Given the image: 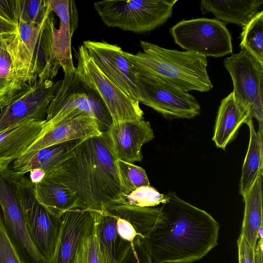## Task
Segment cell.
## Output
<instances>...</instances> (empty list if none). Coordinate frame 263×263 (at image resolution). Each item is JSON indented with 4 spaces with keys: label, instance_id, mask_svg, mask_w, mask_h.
<instances>
[{
    "label": "cell",
    "instance_id": "1",
    "mask_svg": "<svg viewBox=\"0 0 263 263\" xmlns=\"http://www.w3.org/2000/svg\"><path fill=\"white\" fill-rule=\"evenodd\" d=\"M160 207L162 217L144 237L139 238L152 263H192L218 244L219 224L205 211L166 195Z\"/></svg>",
    "mask_w": 263,
    "mask_h": 263
},
{
    "label": "cell",
    "instance_id": "2",
    "mask_svg": "<svg viewBox=\"0 0 263 263\" xmlns=\"http://www.w3.org/2000/svg\"><path fill=\"white\" fill-rule=\"evenodd\" d=\"M117 160L103 132L83 140L48 175L70 191L77 208L104 211L118 205L124 194Z\"/></svg>",
    "mask_w": 263,
    "mask_h": 263
},
{
    "label": "cell",
    "instance_id": "3",
    "mask_svg": "<svg viewBox=\"0 0 263 263\" xmlns=\"http://www.w3.org/2000/svg\"><path fill=\"white\" fill-rule=\"evenodd\" d=\"M15 25L16 33L8 40L13 79L7 95L0 101L1 110L38 79L52 80L61 67L52 54L55 26L51 8L39 24L18 21Z\"/></svg>",
    "mask_w": 263,
    "mask_h": 263
},
{
    "label": "cell",
    "instance_id": "4",
    "mask_svg": "<svg viewBox=\"0 0 263 263\" xmlns=\"http://www.w3.org/2000/svg\"><path fill=\"white\" fill-rule=\"evenodd\" d=\"M142 51H123L135 72L159 79L184 92H206L213 86L208 74L206 57L187 51L168 49L140 41Z\"/></svg>",
    "mask_w": 263,
    "mask_h": 263
},
{
    "label": "cell",
    "instance_id": "5",
    "mask_svg": "<svg viewBox=\"0 0 263 263\" xmlns=\"http://www.w3.org/2000/svg\"><path fill=\"white\" fill-rule=\"evenodd\" d=\"M178 0H108L93 6L108 27L135 33L152 31L171 17Z\"/></svg>",
    "mask_w": 263,
    "mask_h": 263
},
{
    "label": "cell",
    "instance_id": "6",
    "mask_svg": "<svg viewBox=\"0 0 263 263\" xmlns=\"http://www.w3.org/2000/svg\"><path fill=\"white\" fill-rule=\"evenodd\" d=\"M0 205L6 232L22 263H46L29 236L20 176L0 169Z\"/></svg>",
    "mask_w": 263,
    "mask_h": 263
},
{
    "label": "cell",
    "instance_id": "7",
    "mask_svg": "<svg viewBox=\"0 0 263 263\" xmlns=\"http://www.w3.org/2000/svg\"><path fill=\"white\" fill-rule=\"evenodd\" d=\"M170 32L176 44L185 51L214 58L232 52L231 35L225 24L217 19L182 20Z\"/></svg>",
    "mask_w": 263,
    "mask_h": 263
},
{
    "label": "cell",
    "instance_id": "8",
    "mask_svg": "<svg viewBox=\"0 0 263 263\" xmlns=\"http://www.w3.org/2000/svg\"><path fill=\"white\" fill-rule=\"evenodd\" d=\"M76 72L81 81L93 89L106 106L113 123L143 119L139 103L131 100L108 79L98 68L84 45L77 53Z\"/></svg>",
    "mask_w": 263,
    "mask_h": 263
},
{
    "label": "cell",
    "instance_id": "9",
    "mask_svg": "<svg viewBox=\"0 0 263 263\" xmlns=\"http://www.w3.org/2000/svg\"><path fill=\"white\" fill-rule=\"evenodd\" d=\"M136 73L139 103L169 120L189 119L199 115L200 104L193 95L153 77Z\"/></svg>",
    "mask_w": 263,
    "mask_h": 263
},
{
    "label": "cell",
    "instance_id": "10",
    "mask_svg": "<svg viewBox=\"0 0 263 263\" xmlns=\"http://www.w3.org/2000/svg\"><path fill=\"white\" fill-rule=\"evenodd\" d=\"M223 65L231 77L235 99L262 125L263 65L245 50L226 58Z\"/></svg>",
    "mask_w": 263,
    "mask_h": 263
},
{
    "label": "cell",
    "instance_id": "11",
    "mask_svg": "<svg viewBox=\"0 0 263 263\" xmlns=\"http://www.w3.org/2000/svg\"><path fill=\"white\" fill-rule=\"evenodd\" d=\"M27 231L33 246L47 263L53 255L61 228V219L51 214L37 201L34 184L20 176Z\"/></svg>",
    "mask_w": 263,
    "mask_h": 263
},
{
    "label": "cell",
    "instance_id": "12",
    "mask_svg": "<svg viewBox=\"0 0 263 263\" xmlns=\"http://www.w3.org/2000/svg\"><path fill=\"white\" fill-rule=\"evenodd\" d=\"M61 82L38 79L18 95L1 110L0 132L18 124L46 120Z\"/></svg>",
    "mask_w": 263,
    "mask_h": 263
},
{
    "label": "cell",
    "instance_id": "13",
    "mask_svg": "<svg viewBox=\"0 0 263 263\" xmlns=\"http://www.w3.org/2000/svg\"><path fill=\"white\" fill-rule=\"evenodd\" d=\"M102 133L98 121L85 115L68 117L51 124L46 123L41 135L12 163L8 170L13 175L16 174L37 152L46 147L74 140L85 139Z\"/></svg>",
    "mask_w": 263,
    "mask_h": 263
},
{
    "label": "cell",
    "instance_id": "14",
    "mask_svg": "<svg viewBox=\"0 0 263 263\" xmlns=\"http://www.w3.org/2000/svg\"><path fill=\"white\" fill-rule=\"evenodd\" d=\"M83 45L104 75L127 97L139 103L136 73L123 55L121 48L105 41L88 40L84 41Z\"/></svg>",
    "mask_w": 263,
    "mask_h": 263
},
{
    "label": "cell",
    "instance_id": "15",
    "mask_svg": "<svg viewBox=\"0 0 263 263\" xmlns=\"http://www.w3.org/2000/svg\"><path fill=\"white\" fill-rule=\"evenodd\" d=\"M105 133L116 158L130 163L142 161V146L154 137L149 122L144 119L112 123Z\"/></svg>",
    "mask_w": 263,
    "mask_h": 263
},
{
    "label": "cell",
    "instance_id": "16",
    "mask_svg": "<svg viewBox=\"0 0 263 263\" xmlns=\"http://www.w3.org/2000/svg\"><path fill=\"white\" fill-rule=\"evenodd\" d=\"M94 114L87 93L76 70L64 77L48 107L46 124L56 123L65 118ZM96 119V118H95Z\"/></svg>",
    "mask_w": 263,
    "mask_h": 263
},
{
    "label": "cell",
    "instance_id": "17",
    "mask_svg": "<svg viewBox=\"0 0 263 263\" xmlns=\"http://www.w3.org/2000/svg\"><path fill=\"white\" fill-rule=\"evenodd\" d=\"M52 12L60 19L59 29L54 27L52 38V54L64 74L76 71L71 52V39L78 25V13L74 1L48 0Z\"/></svg>",
    "mask_w": 263,
    "mask_h": 263
},
{
    "label": "cell",
    "instance_id": "18",
    "mask_svg": "<svg viewBox=\"0 0 263 263\" xmlns=\"http://www.w3.org/2000/svg\"><path fill=\"white\" fill-rule=\"evenodd\" d=\"M95 212L74 208L61 217V228L53 256L47 263H74L79 245L92 223Z\"/></svg>",
    "mask_w": 263,
    "mask_h": 263
},
{
    "label": "cell",
    "instance_id": "19",
    "mask_svg": "<svg viewBox=\"0 0 263 263\" xmlns=\"http://www.w3.org/2000/svg\"><path fill=\"white\" fill-rule=\"evenodd\" d=\"M46 120L18 124L0 132V169L7 170L41 135Z\"/></svg>",
    "mask_w": 263,
    "mask_h": 263
},
{
    "label": "cell",
    "instance_id": "20",
    "mask_svg": "<svg viewBox=\"0 0 263 263\" xmlns=\"http://www.w3.org/2000/svg\"><path fill=\"white\" fill-rule=\"evenodd\" d=\"M251 118L249 109L235 99L233 92L224 98L218 108L212 138L216 146L225 149Z\"/></svg>",
    "mask_w": 263,
    "mask_h": 263
},
{
    "label": "cell",
    "instance_id": "21",
    "mask_svg": "<svg viewBox=\"0 0 263 263\" xmlns=\"http://www.w3.org/2000/svg\"><path fill=\"white\" fill-rule=\"evenodd\" d=\"M262 4V0L200 1L203 14L212 13L224 24L233 23L242 27L258 12Z\"/></svg>",
    "mask_w": 263,
    "mask_h": 263
},
{
    "label": "cell",
    "instance_id": "22",
    "mask_svg": "<svg viewBox=\"0 0 263 263\" xmlns=\"http://www.w3.org/2000/svg\"><path fill=\"white\" fill-rule=\"evenodd\" d=\"M262 176H259L242 196L245 203L244 216L239 236L255 249L259 232L262 228Z\"/></svg>",
    "mask_w": 263,
    "mask_h": 263
},
{
    "label": "cell",
    "instance_id": "23",
    "mask_svg": "<svg viewBox=\"0 0 263 263\" xmlns=\"http://www.w3.org/2000/svg\"><path fill=\"white\" fill-rule=\"evenodd\" d=\"M34 193L38 202L59 218L66 211L77 208L76 199L70 191L49 175L34 184Z\"/></svg>",
    "mask_w": 263,
    "mask_h": 263
},
{
    "label": "cell",
    "instance_id": "24",
    "mask_svg": "<svg viewBox=\"0 0 263 263\" xmlns=\"http://www.w3.org/2000/svg\"><path fill=\"white\" fill-rule=\"evenodd\" d=\"M246 124L249 128L250 139L239 181L240 195L250 188L259 176L263 175L262 132L255 130L252 118Z\"/></svg>",
    "mask_w": 263,
    "mask_h": 263
},
{
    "label": "cell",
    "instance_id": "25",
    "mask_svg": "<svg viewBox=\"0 0 263 263\" xmlns=\"http://www.w3.org/2000/svg\"><path fill=\"white\" fill-rule=\"evenodd\" d=\"M84 139H77L52 145L36 153L28 163L15 176H23L35 168L48 175L57 169L71 155L73 149Z\"/></svg>",
    "mask_w": 263,
    "mask_h": 263
},
{
    "label": "cell",
    "instance_id": "26",
    "mask_svg": "<svg viewBox=\"0 0 263 263\" xmlns=\"http://www.w3.org/2000/svg\"><path fill=\"white\" fill-rule=\"evenodd\" d=\"M96 214L102 263H116L123 241L117 232V216L108 210Z\"/></svg>",
    "mask_w": 263,
    "mask_h": 263
},
{
    "label": "cell",
    "instance_id": "27",
    "mask_svg": "<svg viewBox=\"0 0 263 263\" xmlns=\"http://www.w3.org/2000/svg\"><path fill=\"white\" fill-rule=\"evenodd\" d=\"M242 28L240 46L263 65V11L258 12Z\"/></svg>",
    "mask_w": 263,
    "mask_h": 263
},
{
    "label": "cell",
    "instance_id": "28",
    "mask_svg": "<svg viewBox=\"0 0 263 263\" xmlns=\"http://www.w3.org/2000/svg\"><path fill=\"white\" fill-rule=\"evenodd\" d=\"M74 263H102L96 212L92 223L79 245Z\"/></svg>",
    "mask_w": 263,
    "mask_h": 263
},
{
    "label": "cell",
    "instance_id": "29",
    "mask_svg": "<svg viewBox=\"0 0 263 263\" xmlns=\"http://www.w3.org/2000/svg\"><path fill=\"white\" fill-rule=\"evenodd\" d=\"M15 24L21 21L30 24H39L50 10L48 1L14 0Z\"/></svg>",
    "mask_w": 263,
    "mask_h": 263
},
{
    "label": "cell",
    "instance_id": "30",
    "mask_svg": "<svg viewBox=\"0 0 263 263\" xmlns=\"http://www.w3.org/2000/svg\"><path fill=\"white\" fill-rule=\"evenodd\" d=\"M117 165L123 188L126 194L143 186L150 185L145 170L133 163L117 159Z\"/></svg>",
    "mask_w": 263,
    "mask_h": 263
},
{
    "label": "cell",
    "instance_id": "31",
    "mask_svg": "<svg viewBox=\"0 0 263 263\" xmlns=\"http://www.w3.org/2000/svg\"><path fill=\"white\" fill-rule=\"evenodd\" d=\"M166 201V195L160 194L155 189L148 185L140 187L130 193L123 194L118 205L154 207Z\"/></svg>",
    "mask_w": 263,
    "mask_h": 263
},
{
    "label": "cell",
    "instance_id": "32",
    "mask_svg": "<svg viewBox=\"0 0 263 263\" xmlns=\"http://www.w3.org/2000/svg\"><path fill=\"white\" fill-rule=\"evenodd\" d=\"M116 263H152L146 250L137 237L130 242L123 240Z\"/></svg>",
    "mask_w": 263,
    "mask_h": 263
},
{
    "label": "cell",
    "instance_id": "33",
    "mask_svg": "<svg viewBox=\"0 0 263 263\" xmlns=\"http://www.w3.org/2000/svg\"><path fill=\"white\" fill-rule=\"evenodd\" d=\"M82 84L91 104L95 118L99 124L101 132L103 133L107 131L112 124L113 121L106 106L93 89L83 82Z\"/></svg>",
    "mask_w": 263,
    "mask_h": 263
},
{
    "label": "cell",
    "instance_id": "34",
    "mask_svg": "<svg viewBox=\"0 0 263 263\" xmlns=\"http://www.w3.org/2000/svg\"><path fill=\"white\" fill-rule=\"evenodd\" d=\"M255 249L239 236L237 240L238 263H262V229L259 232Z\"/></svg>",
    "mask_w": 263,
    "mask_h": 263
},
{
    "label": "cell",
    "instance_id": "35",
    "mask_svg": "<svg viewBox=\"0 0 263 263\" xmlns=\"http://www.w3.org/2000/svg\"><path fill=\"white\" fill-rule=\"evenodd\" d=\"M0 263H22L5 231L0 214Z\"/></svg>",
    "mask_w": 263,
    "mask_h": 263
},
{
    "label": "cell",
    "instance_id": "36",
    "mask_svg": "<svg viewBox=\"0 0 263 263\" xmlns=\"http://www.w3.org/2000/svg\"><path fill=\"white\" fill-rule=\"evenodd\" d=\"M0 78L9 82L10 85L13 79L12 63L8 48V41L0 53Z\"/></svg>",
    "mask_w": 263,
    "mask_h": 263
},
{
    "label": "cell",
    "instance_id": "37",
    "mask_svg": "<svg viewBox=\"0 0 263 263\" xmlns=\"http://www.w3.org/2000/svg\"><path fill=\"white\" fill-rule=\"evenodd\" d=\"M118 234L122 239L132 242L139 236L133 226L127 220L117 216Z\"/></svg>",
    "mask_w": 263,
    "mask_h": 263
},
{
    "label": "cell",
    "instance_id": "38",
    "mask_svg": "<svg viewBox=\"0 0 263 263\" xmlns=\"http://www.w3.org/2000/svg\"><path fill=\"white\" fill-rule=\"evenodd\" d=\"M16 32V25L0 12V35H11Z\"/></svg>",
    "mask_w": 263,
    "mask_h": 263
},
{
    "label": "cell",
    "instance_id": "39",
    "mask_svg": "<svg viewBox=\"0 0 263 263\" xmlns=\"http://www.w3.org/2000/svg\"><path fill=\"white\" fill-rule=\"evenodd\" d=\"M29 172V179L34 184L41 182L46 175V172L41 168L33 169Z\"/></svg>",
    "mask_w": 263,
    "mask_h": 263
},
{
    "label": "cell",
    "instance_id": "40",
    "mask_svg": "<svg viewBox=\"0 0 263 263\" xmlns=\"http://www.w3.org/2000/svg\"><path fill=\"white\" fill-rule=\"evenodd\" d=\"M9 87L10 83L9 82L0 78V101L6 97Z\"/></svg>",
    "mask_w": 263,
    "mask_h": 263
},
{
    "label": "cell",
    "instance_id": "41",
    "mask_svg": "<svg viewBox=\"0 0 263 263\" xmlns=\"http://www.w3.org/2000/svg\"><path fill=\"white\" fill-rule=\"evenodd\" d=\"M10 36L11 35L0 36V53L2 50L6 46L8 41V39Z\"/></svg>",
    "mask_w": 263,
    "mask_h": 263
},
{
    "label": "cell",
    "instance_id": "42",
    "mask_svg": "<svg viewBox=\"0 0 263 263\" xmlns=\"http://www.w3.org/2000/svg\"><path fill=\"white\" fill-rule=\"evenodd\" d=\"M4 36V35H0V36Z\"/></svg>",
    "mask_w": 263,
    "mask_h": 263
}]
</instances>
